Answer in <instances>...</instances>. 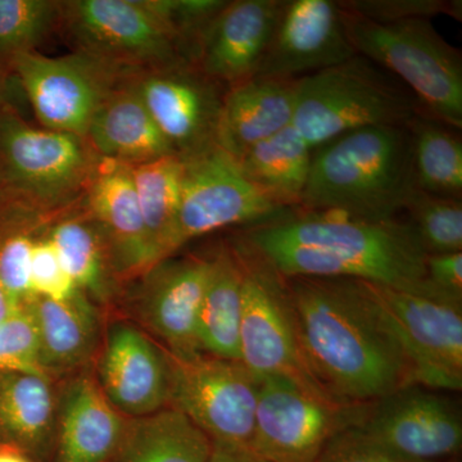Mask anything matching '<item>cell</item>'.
I'll return each mask as SVG.
<instances>
[{
    "instance_id": "6da1fadb",
    "label": "cell",
    "mask_w": 462,
    "mask_h": 462,
    "mask_svg": "<svg viewBox=\"0 0 462 462\" xmlns=\"http://www.w3.org/2000/svg\"><path fill=\"white\" fill-rule=\"evenodd\" d=\"M284 282L303 361L331 401L363 406L418 384L369 282L310 276Z\"/></svg>"
},
{
    "instance_id": "7a4b0ae2",
    "label": "cell",
    "mask_w": 462,
    "mask_h": 462,
    "mask_svg": "<svg viewBox=\"0 0 462 462\" xmlns=\"http://www.w3.org/2000/svg\"><path fill=\"white\" fill-rule=\"evenodd\" d=\"M240 242L284 278L358 279L460 302L428 281L427 252L410 223L300 211L249 225Z\"/></svg>"
},
{
    "instance_id": "3957f363",
    "label": "cell",
    "mask_w": 462,
    "mask_h": 462,
    "mask_svg": "<svg viewBox=\"0 0 462 462\" xmlns=\"http://www.w3.org/2000/svg\"><path fill=\"white\" fill-rule=\"evenodd\" d=\"M416 189L407 126L364 127L314 149L298 209L389 220Z\"/></svg>"
},
{
    "instance_id": "277c9868",
    "label": "cell",
    "mask_w": 462,
    "mask_h": 462,
    "mask_svg": "<svg viewBox=\"0 0 462 462\" xmlns=\"http://www.w3.org/2000/svg\"><path fill=\"white\" fill-rule=\"evenodd\" d=\"M99 158L84 138L0 115V209L50 224L80 206Z\"/></svg>"
},
{
    "instance_id": "5b68a950",
    "label": "cell",
    "mask_w": 462,
    "mask_h": 462,
    "mask_svg": "<svg viewBox=\"0 0 462 462\" xmlns=\"http://www.w3.org/2000/svg\"><path fill=\"white\" fill-rule=\"evenodd\" d=\"M424 109L394 76L360 54L297 81L291 126L312 149L373 126H407Z\"/></svg>"
},
{
    "instance_id": "8992f818",
    "label": "cell",
    "mask_w": 462,
    "mask_h": 462,
    "mask_svg": "<svg viewBox=\"0 0 462 462\" xmlns=\"http://www.w3.org/2000/svg\"><path fill=\"white\" fill-rule=\"evenodd\" d=\"M342 11L356 53L400 80L427 114L460 132L461 51L434 29L431 20L382 23Z\"/></svg>"
},
{
    "instance_id": "52a82bcc",
    "label": "cell",
    "mask_w": 462,
    "mask_h": 462,
    "mask_svg": "<svg viewBox=\"0 0 462 462\" xmlns=\"http://www.w3.org/2000/svg\"><path fill=\"white\" fill-rule=\"evenodd\" d=\"M76 51L130 72L191 65L187 51L151 0L60 2V26Z\"/></svg>"
},
{
    "instance_id": "ba28073f",
    "label": "cell",
    "mask_w": 462,
    "mask_h": 462,
    "mask_svg": "<svg viewBox=\"0 0 462 462\" xmlns=\"http://www.w3.org/2000/svg\"><path fill=\"white\" fill-rule=\"evenodd\" d=\"M231 245L243 269L240 361L257 378L291 379L331 401L316 384L303 361L284 278L238 238Z\"/></svg>"
},
{
    "instance_id": "9c48e42d",
    "label": "cell",
    "mask_w": 462,
    "mask_h": 462,
    "mask_svg": "<svg viewBox=\"0 0 462 462\" xmlns=\"http://www.w3.org/2000/svg\"><path fill=\"white\" fill-rule=\"evenodd\" d=\"M7 69L42 127L84 139L109 94L135 74L80 51L60 57L20 54Z\"/></svg>"
},
{
    "instance_id": "30bf717a",
    "label": "cell",
    "mask_w": 462,
    "mask_h": 462,
    "mask_svg": "<svg viewBox=\"0 0 462 462\" xmlns=\"http://www.w3.org/2000/svg\"><path fill=\"white\" fill-rule=\"evenodd\" d=\"M165 356L169 406L187 415L212 442L249 448L261 379L242 361L207 354Z\"/></svg>"
},
{
    "instance_id": "8fae6325",
    "label": "cell",
    "mask_w": 462,
    "mask_h": 462,
    "mask_svg": "<svg viewBox=\"0 0 462 462\" xmlns=\"http://www.w3.org/2000/svg\"><path fill=\"white\" fill-rule=\"evenodd\" d=\"M345 407L282 376L261 379L249 448L267 462H314L334 434L357 422Z\"/></svg>"
},
{
    "instance_id": "7c38bea8",
    "label": "cell",
    "mask_w": 462,
    "mask_h": 462,
    "mask_svg": "<svg viewBox=\"0 0 462 462\" xmlns=\"http://www.w3.org/2000/svg\"><path fill=\"white\" fill-rule=\"evenodd\" d=\"M367 282L403 346L418 385L460 392L462 303Z\"/></svg>"
},
{
    "instance_id": "4fadbf2b",
    "label": "cell",
    "mask_w": 462,
    "mask_h": 462,
    "mask_svg": "<svg viewBox=\"0 0 462 462\" xmlns=\"http://www.w3.org/2000/svg\"><path fill=\"white\" fill-rule=\"evenodd\" d=\"M448 392L413 384L363 404L355 427L409 460L460 457L461 404Z\"/></svg>"
},
{
    "instance_id": "5bb4252c",
    "label": "cell",
    "mask_w": 462,
    "mask_h": 462,
    "mask_svg": "<svg viewBox=\"0 0 462 462\" xmlns=\"http://www.w3.org/2000/svg\"><path fill=\"white\" fill-rule=\"evenodd\" d=\"M285 212L247 180L234 160L215 145L182 160L180 207L173 251L215 231L263 223Z\"/></svg>"
},
{
    "instance_id": "9a60e30c",
    "label": "cell",
    "mask_w": 462,
    "mask_h": 462,
    "mask_svg": "<svg viewBox=\"0 0 462 462\" xmlns=\"http://www.w3.org/2000/svg\"><path fill=\"white\" fill-rule=\"evenodd\" d=\"M130 83L175 156L187 160L215 147L226 88L193 65L135 72Z\"/></svg>"
},
{
    "instance_id": "2e32d148",
    "label": "cell",
    "mask_w": 462,
    "mask_h": 462,
    "mask_svg": "<svg viewBox=\"0 0 462 462\" xmlns=\"http://www.w3.org/2000/svg\"><path fill=\"white\" fill-rule=\"evenodd\" d=\"M208 273L209 258L172 256L138 278L133 297L136 318L169 354H203L199 324Z\"/></svg>"
},
{
    "instance_id": "e0dca14e",
    "label": "cell",
    "mask_w": 462,
    "mask_h": 462,
    "mask_svg": "<svg viewBox=\"0 0 462 462\" xmlns=\"http://www.w3.org/2000/svg\"><path fill=\"white\" fill-rule=\"evenodd\" d=\"M342 8L334 0H285L257 75L300 79L356 56Z\"/></svg>"
},
{
    "instance_id": "ac0fdd59",
    "label": "cell",
    "mask_w": 462,
    "mask_h": 462,
    "mask_svg": "<svg viewBox=\"0 0 462 462\" xmlns=\"http://www.w3.org/2000/svg\"><path fill=\"white\" fill-rule=\"evenodd\" d=\"M285 0H233L200 33L191 65L230 88L257 75Z\"/></svg>"
},
{
    "instance_id": "d6986e66",
    "label": "cell",
    "mask_w": 462,
    "mask_h": 462,
    "mask_svg": "<svg viewBox=\"0 0 462 462\" xmlns=\"http://www.w3.org/2000/svg\"><path fill=\"white\" fill-rule=\"evenodd\" d=\"M98 384L123 416L160 411L169 406L165 351L129 322H115L100 355Z\"/></svg>"
},
{
    "instance_id": "ffe728a7",
    "label": "cell",
    "mask_w": 462,
    "mask_h": 462,
    "mask_svg": "<svg viewBox=\"0 0 462 462\" xmlns=\"http://www.w3.org/2000/svg\"><path fill=\"white\" fill-rule=\"evenodd\" d=\"M81 205L99 227L120 282L153 266L130 167L99 158Z\"/></svg>"
},
{
    "instance_id": "44dd1931",
    "label": "cell",
    "mask_w": 462,
    "mask_h": 462,
    "mask_svg": "<svg viewBox=\"0 0 462 462\" xmlns=\"http://www.w3.org/2000/svg\"><path fill=\"white\" fill-rule=\"evenodd\" d=\"M298 79L254 75L225 91L216 145L234 160L293 123Z\"/></svg>"
},
{
    "instance_id": "7402d4cb",
    "label": "cell",
    "mask_w": 462,
    "mask_h": 462,
    "mask_svg": "<svg viewBox=\"0 0 462 462\" xmlns=\"http://www.w3.org/2000/svg\"><path fill=\"white\" fill-rule=\"evenodd\" d=\"M56 462H108L125 419L98 383L83 375L67 383L57 403Z\"/></svg>"
},
{
    "instance_id": "603a6c76",
    "label": "cell",
    "mask_w": 462,
    "mask_h": 462,
    "mask_svg": "<svg viewBox=\"0 0 462 462\" xmlns=\"http://www.w3.org/2000/svg\"><path fill=\"white\" fill-rule=\"evenodd\" d=\"M130 76L109 94L94 116L85 141L100 160L127 167L175 156L130 83Z\"/></svg>"
},
{
    "instance_id": "cb8c5ba5",
    "label": "cell",
    "mask_w": 462,
    "mask_h": 462,
    "mask_svg": "<svg viewBox=\"0 0 462 462\" xmlns=\"http://www.w3.org/2000/svg\"><path fill=\"white\" fill-rule=\"evenodd\" d=\"M214 442L179 410L125 420L123 436L108 462H211Z\"/></svg>"
},
{
    "instance_id": "d4e9b609",
    "label": "cell",
    "mask_w": 462,
    "mask_h": 462,
    "mask_svg": "<svg viewBox=\"0 0 462 462\" xmlns=\"http://www.w3.org/2000/svg\"><path fill=\"white\" fill-rule=\"evenodd\" d=\"M26 305L38 328L44 372L72 369L89 360L99 336L93 300L78 291L66 300L33 297Z\"/></svg>"
},
{
    "instance_id": "484cf974",
    "label": "cell",
    "mask_w": 462,
    "mask_h": 462,
    "mask_svg": "<svg viewBox=\"0 0 462 462\" xmlns=\"http://www.w3.org/2000/svg\"><path fill=\"white\" fill-rule=\"evenodd\" d=\"M76 287L93 302H107L121 284L105 238L83 205L58 216L45 226Z\"/></svg>"
},
{
    "instance_id": "4316f807",
    "label": "cell",
    "mask_w": 462,
    "mask_h": 462,
    "mask_svg": "<svg viewBox=\"0 0 462 462\" xmlns=\"http://www.w3.org/2000/svg\"><path fill=\"white\" fill-rule=\"evenodd\" d=\"M314 149L293 126L249 149L238 161L247 180L273 205L288 211L302 202Z\"/></svg>"
},
{
    "instance_id": "83f0119b",
    "label": "cell",
    "mask_w": 462,
    "mask_h": 462,
    "mask_svg": "<svg viewBox=\"0 0 462 462\" xmlns=\"http://www.w3.org/2000/svg\"><path fill=\"white\" fill-rule=\"evenodd\" d=\"M242 311L243 269L230 243L209 258L199 324L203 354L240 361Z\"/></svg>"
},
{
    "instance_id": "f1b7e54d",
    "label": "cell",
    "mask_w": 462,
    "mask_h": 462,
    "mask_svg": "<svg viewBox=\"0 0 462 462\" xmlns=\"http://www.w3.org/2000/svg\"><path fill=\"white\" fill-rule=\"evenodd\" d=\"M56 407L47 373L0 374V430L25 454L47 451Z\"/></svg>"
},
{
    "instance_id": "f546056e",
    "label": "cell",
    "mask_w": 462,
    "mask_h": 462,
    "mask_svg": "<svg viewBox=\"0 0 462 462\" xmlns=\"http://www.w3.org/2000/svg\"><path fill=\"white\" fill-rule=\"evenodd\" d=\"M130 170L154 266L175 256L173 239L180 207L182 160L163 157Z\"/></svg>"
},
{
    "instance_id": "4dcf8cb0",
    "label": "cell",
    "mask_w": 462,
    "mask_h": 462,
    "mask_svg": "<svg viewBox=\"0 0 462 462\" xmlns=\"http://www.w3.org/2000/svg\"><path fill=\"white\" fill-rule=\"evenodd\" d=\"M407 130L411 138L413 175L419 190L461 199L462 141L458 130L421 111Z\"/></svg>"
},
{
    "instance_id": "1f68e13d",
    "label": "cell",
    "mask_w": 462,
    "mask_h": 462,
    "mask_svg": "<svg viewBox=\"0 0 462 462\" xmlns=\"http://www.w3.org/2000/svg\"><path fill=\"white\" fill-rule=\"evenodd\" d=\"M60 26L57 0H0V66L7 69L14 57L36 51Z\"/></svg>"
},
{
    "instance_id": "d6a6232c",
    "label": "cell",
    "mask_w": 462,
    "mask_h": 462,
    "mask_svg": "<svg viewBox=\"0 0 462 462\" xmlns=\"http://www.w3.org/2000/svg\"><path fill=\"white\" fill-rule=\"evenodd\" d=\"M410 224L427 254L462 252V200L416 189L407 203Z\"/></svg>"
},
{
    "instance_id": "836d02e7",
    "label": "cell",
    "mask_w": 462,
    "mask_h": 462,
    "mask_svg": "<svg viewBox=\"0 0 462 462\" xmlns=\"http://www.w3.org/2000/svg\"><path fill=\"white\" fill-rule=\"evenodd\" d=\"M3 373H45L41 363L38 328L27 305L0 322V374Z\"/></svg>"
},
{
    "instance_id": "e575fe53",
    "label": "cell",
    "mask_w": 462,
    "mask_h": 462,
    "mask_svg": "<svg viewBox=\"0 0 462 462\" xmlns=\"http://www.w3.org/2000/svg\"><path fill=\"white\" fill-rule=\"evenodd\" d=\"M338 3L346 12L382 23L418 18L431 20L440 14L460 21L462 16L460 0H345Z\"/></svg>"
},
{
    "instance_id": "d590c367",
    "label": "cell",
    "mask_w": 462,
    "mask_h": 462,
    "mask_svg": "<svg viewBox=\"0 0 462 462\" xmlns=\"http://www.w3.org/2000/svg\"><path fill=\"white\" fill-rule=\"evenodd\" d=\"M30 285L33 297L53 300H69L79 291L60 260L56 245L45 236L44 230L33 242Z\"/></svg>"
},
{
    "instance_id": "8d00e7d4",
    "label": "cell",
    "mask_w": 462,
    "mask_h": 462,
    "mask_svg": "<svg viewBox=\"0 0 462 462\" xmlns=\"http://www.w3.org/2000/svg\"><path fill=\"white\" fill-rule=\"evenodd\" d=\"M314 462H419L389 451L355 425L339 430Z\"/></svg>"
},
{
    "instance_id": "74e56055",
    "label": "cell",
    "mask_w": 462,
    "mask_h": 462,
    "mask_svg": "<svg viewBox=\"0 0 462 462\" xmlns=\"http://www.w3.org/2000/svg\"><path fill=\"white\" fill-rule=\"evenodd\" d=\"M425 269L434 287L462 302V252L428 254Z\"/></svg>"
},
{
    "instance_id": "f35d334b",
    "label": "cell",
    "mask_w": 462,
    "mask_h": 462,
    "mask_svg": "<svg viewBox=\"0 0 462 462\" xmlns=\"http://www.w3.org/2000/svg\"><path fill=\"white\" fill-rule=\"evenodd\" d=\"M211 462H267L248 447L221 445L214 442Z\"/></svg>"
},
{
    "instance_id": "ab89813d",
    "label": "cell",
    "mask_w": 462,
    "mask_h": 462,
    "mask_svg": "<svg viewBox=\"0 0 462 462\" xmlns=\"http://www.w3.org/2000/svg\"><path fill=\"white\" fill-rule=\"evenodd\" d=\"M14 78L5 67L0 66V115L17 109L14 96Z\"/></svg>"
},
{
    "instance_id": "60d3db41",
    "label": "cell",
    "mask_w": 462,
    "mask_h": 462,
    "mask_svg": "<svg viewBox=\"0 0 462 462\" xmlns=\"http://www.w3.org/2000/svg\"><path fill=\"white\" fill-rule=\"evenodd\" d=\"M23 307L21 303H18L17 300L5 291V288L3 287L2 282H0V322L7 320L11 316L20 311Z\"/></svg>"
},
{
    "instance_id": "b9f144b4",
    "label": "cell",
    "mask_w": 462,
    "mask_h": 462,
    "mask_svg": "<svg viewBox=\"0 0 462 462\" xmlns=\"http://www.w3.org/2000/svg\"><path fill=\"white\" fill-rule=\"evenodd\" d=\"M0 462H32L25 452L11 443L0 445Z\"/></svg>"
},
{
    "instance_id": "7bdbcfd3",
    "label": "cell",
    "mask_w": 462,
    "mask_h": 462,
    "mask_svg": "<svg viewBox=\"0 0 462 462\" xmlns=\"http://www.w3.org/2000/svg\"><path fill=\"white\" fill-rule=\"evenodd\" d=\"M445 462H461V461H460V457H455V458H451V460H447Z\"/></svg>"
}]
</instances>
